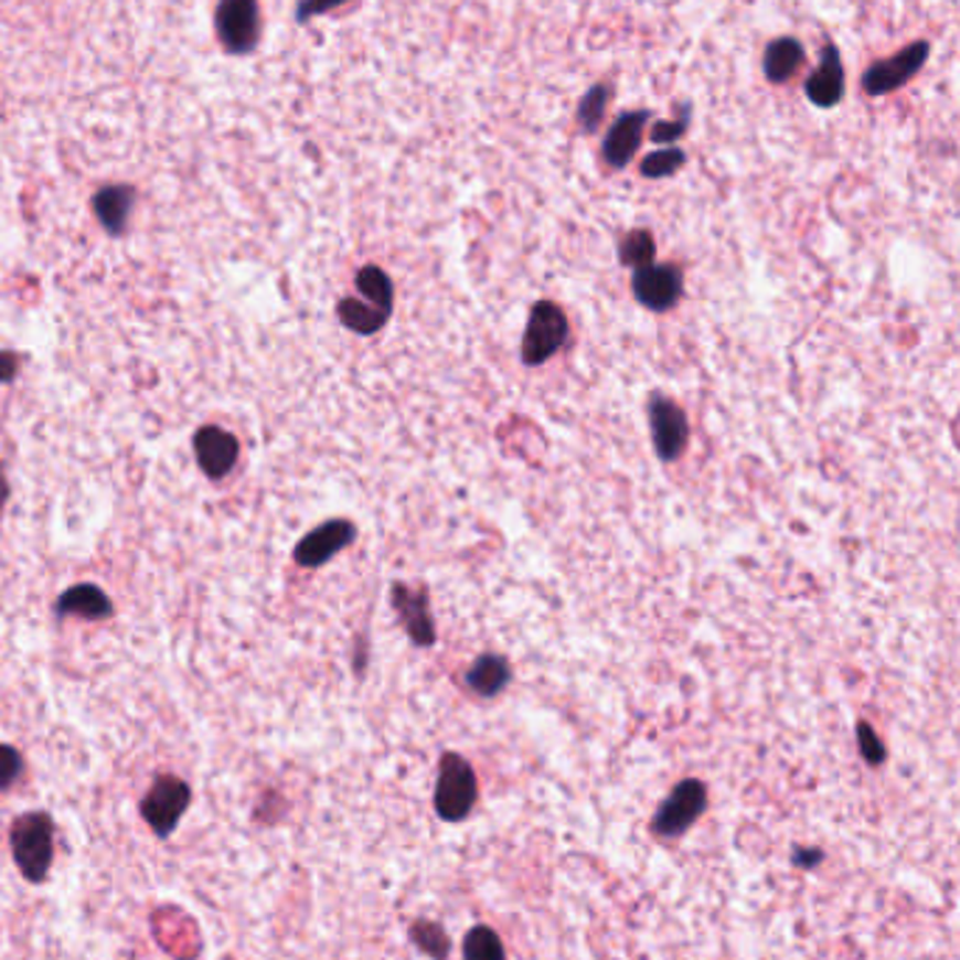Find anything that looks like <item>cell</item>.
<instances>
[{
	"label": "cell",
	"instance_id": "6da1fadb",
	"mask_svg": "<svg viewBox=\"0 0 960 960\" xmlns=\"http://www.w3.org/2000/svg\"><path fill=\"white\" fill-rule=\"evenodd\" d=\"M12 851L20 874L29 882H43L54 860V820L43 812H29L14 820Z\"/></svg>",
	"mask_w": 960,
	"mask_h": 960
},
{
	"label": "cell",
	"instance_id": "7a4b0ae2",
	"mask_svg": "<svg viewBox=\"0 0 960 960\" xmlns=\"http://www.w3.org/2000/svg\"><path fill=\"white\" fill-rule=\"evenodd\" d=\"M438 818L447 823H458L467 818L478 803V778L469 761L458 753H444L438 764V783L433 794Z\"/></svg>",
	"mask_w": 960,
	"mask_h": 960
},
{
	"label": "cell",
	"instance_id": "3957f363",
	"mask_svg": "<svg viewBox=\"0 0 960 960\" xmlns=\"http://www.w3.org/2000/svg\"><path fill=\"white\" fill-rule=\"evenodd\" d=\"M705 807H708V789H705V783L696 781V778H685L660 803V809L652 818V831L658 838L665 840L680 838V834H685L702 818Z\"/></svg>",
	"mask_w": 960,
	"mask_h": 960
},
{
	"label": "cell",
	"instance_id": "277c9868",
	"mask_svg": "<svg viewBox=\"0 0 960 960\" xmlns=\"http://www.w3.org/2000/svg\"><path fill=\"white\" fill-rule=\"evenodd\" d=\"M567 340V318L554 301H536L523 334V363L542 365L554 358Z\"/></svg>",
	"mask_w": 960,
	"mask_h": 960
},
{
	"label": "cell",
	"instance_id": "5b68a950",
	"mask_svg": "<svg viewBox=\"0 0 960 960\" xmlns=\"http://www.w3.org/2000/svg\"><path fill=\"white\" fill-rule=\"evenodd\" d=\"M216 38L228 54H250L262 40L259 0H220Z\"/></svg>",
	"mask_w": 960,
	"mask_h": 960
},
{
	"label": "cell",
	"instance_id": "8992f818",
	"mask_svg": "<svg viewBox=\"0 0 960 960\" xmlns=\"http://www.w3.org/2000/svg\"><path fill=\"white\" fill-rule=\"evenodd\" d=\"M930 56V43L927 40H916L899 54L887 56V60L874 62L865 74H862V90L868 96H887V93L899 90L907 82L916 79L918 71L924 68V62Z\"/></svg>",
	"mask_w": 960,
	"mask_h": 960
},
{
	"label": "cell",
	"instance_id": "52a82bcc",
	"mask_svg": "<svg viewBox=\"0 0 960 960\" xmlns=\"http://www.w3.org/2000/svg\"><path fill=\"white\" fill-rule=\"evenodd\" d=\"M191 803L189 783L174 776H163L152 783L141 803V814L158 838H169Z\"/></svg>",
	"mask_w": 960,
	"mask_h": 960
},
{
	"label": "cell",
	"instance_id": "ba28073f",
	"mask_svg": "<svg viewBox=\"0 0 960 960\" xmlns=\"http://www.w3.org/2000/svg\"><path fill=\"white\" fill-rule=\"evenodd\" d=\"M649 427H652L654 452L660 456V461H678L689 447V419H685L683 407L671 402L669 396L654 394L649 402Z\"/></svg>",
	"mask_w": 960,
	"mask_h": 960
},
{
	"label": "cell",
	"instance_id": "9c48e42d",
	"mask_svg": "<svg viewBox=\"0 0 960 960\" xmlns=\"http://www.w3.org/2000/svg\"><path fill=\"white\" fill-rule=\"evenodd\" d=\"M632 292L652 312H669L683 298V273L674 265L638 267L632 276Z\"/></svg>",
	"mask_w": 960,
	"mask_h": 960
},
{
	"label": "cell",
	"instance_id": "30bf717a",
	"mask_svg": "<svg viewBox=\"0 0 960 960\" xmlns=\"http://www.w3.org/2000/svg\"><path fill=\"white\" fill-rule=\"evenodd\" d=\"M358 540V529L351 520H329V523L318 525L309 531L296 548V562L301 567H320L329 559L345 551L351 542Z\"/></svg>",
	"mask_w": 960,
	"mask_h": 960
},
{
	"label": "cell",
	"instance_id": "8fae6325",
	"mask_svg": "<svg viewBox=\"0 0 960 960\" xmlns=\"http://www.w3.org/2000/svg\"><path fill=\"white\" fill-rule=\"evenodd\" d=\"M194 456H198L200 469L211 480H220L236 467L239 441L228 430H222V427H200L198 436H194Z\"/></svg>",
	"mask_w": 960,
	"mask_h": 960
},
{
	"label": "cell",
	"instance_id": "7c38bea8",
	"mask_svg": "<svg viewBox=\"0 0 960 960\" xmlns=\"http://www.w3.org/2000/svg\"><path fill=\"white\" fill-rule=\"evenodd\" d=\"M807 99L814 107H834L840 105L845 93V68L840 60V51L834 43H825L820 51V65L812 71V76L803 85Z\"/></svg>",
	"mask_w": 960,
	"mask_h": 960
},
{
	"label": "cell",
	"instance_id": "4fadbf2b",
	"mask_svg": "<svg viewBox=\"0 0 960 960\" xmlns=\"http://www.w3.org/2000/svg\"><path fill=\"white\" fill-rule=\"evenodd\" d=\"M647 124H649V110L623 113V116L612 124L601 147L604 160H607L612 169H623L632 163V158L638 154L640 141H643V132H647Z\"/></svg>",
	"mask_w": 960,
	"mask_h": 960
},
{
	"label": "cell",
	"instance_id": "5bb4252c",
	"mask_svg": "<svg viewBox=\"0 0 960 960\" xmlns=\"http://www.w3.org/2000/svg\"><path fill=\"white\" fill-rule=\"evenodd\" d=\"M391 601H394V610L399 612L402 623H405L413 643H416V647H430L433 640H436V627H433L430 612H427L425 593L410 590V587L405 585H394Z\"/></svg>",
	"mask_w": 960,
	"mask_h": 960
},
{
	"label": "cell",
	"instance_id": "9a60e30c",
	"mask_svg": "<svg viewBox=\"0 0 960 960\" xmlns=\"http://www.w3.org/2000/svg\"><path fill=\"white\" fill-rule=\"evenodd\" d=\"M56 612L62 618H87V621H102L113 616V601L96 585H74L65 590L56 601Z\"/></svg>",
	"mask_w": 960,
	"mask_h": 960
},
{
	"label": "cell",
	"instance_id": "2e32d148",
	"mask_svg": "<svg viewBox=\"0 0 960 960\" xmlns=\"http://www.w3.org/2000/svg\"><path fill=\"white\" fill-rule=\"evenodd\" d=\"M807 65V49L794 38H778L764 51V76L772 85H783Z\"/></svg>",
	"mask_w": 960,
	"mask_h": 960
},
{
	"label": "cell",
	"instance_id": "e0dca14e",
	"mask_svg": "<svg viewBox=\"0 0 960 960\" xmlns=\"http://www.w3.org/2000/svg\"><path fill=\"white\" fill-rule=\"evenodd\" d=\"M132 205H136V191L130 185H107L93 198V211L110 234H121L127 228Z\"/></svg>",
	"mask_w": 960,
	"mask_h": 960
},
{
	"label": "cell",
	"instance_id": "ac0fdd59",
	"mask_svg": "<svg viewBox=\"0 0 960 960\" xmlns=\"http://www.w3.org/2000/svg\"><path fill=\"white\" fill-rule=\"evenodd\" d=\"M511 680V665L509 660L500 658V654H483L472 663L467 674V683L474 694L480 696H498L500 691L509 685Z\"/></svg>",
	"mask_w": 960,
	"mask_h": 960
},
{
	"label": "cell",
	"instance_id": "d6986e66",
	"mask_svg": "<svg viewBox=\"0 0 960 960\" xmlns=\"http://www.w3.org/2000/svg\"><path fill=\"white\" fill-rule=\"evenodd\" d=\"M338 318L345 329H351V332L374 334L388 323L391 312L374 307V303L365 301V298H343V301L338 303Z\"/></svg>",
	"mask_w": 960,
	"mask_h": 960
},
{
	"label": "cell",
	"instance_id": "ffe728a7",
	"mask_svg": "<svg viewBox=\"0 0 960 960\" xmlns=\"http://www.w3.org/2000/svg\"><path fill=\"white\" fill-rule=\"evenodd\" d=\"M358 290L374 307L385 309V312H394V284H391L388 273L380 270L376 265L363 267L358 273Z\"/></svg>",
	"mask_w": 960,
	"mask_h": 960
},
{
	"label": "cell",
	"instance_id": "44dd1931",
	"mask_svg": "<svg viewBox=\"0 0 960 960\" xmlns=\"http://www.w3.org/2000/svg\"><path fill=\"white\" fill-rule=\"evenodd\" d=\"M463 960H509L503 941L489 927H474L463 938Z\"/></svg>",
	"mask_w": 960,
	"mask_h": 960
},
{
	"label": "cell",
	"instance_id": "7402d4cb",
	"mask_svg": "<svg viewBox=\"0 0 960 960\" xmlns=\"http://www.w3.org/2000/svg\"><path fill=\"white\" fill-rule=\"evenodd\" d=\"M610 105V87L596 85L585 93V99L579 102V110H576V121L585 132H596L604 121V113Z\"/></svg>",
	"mask_w": 960,
	"mask_h": 960
},
{
	"label": "cell",
	"instance_id": "603a6c76",
	"mask_svg": "<svg viewBox=\"0 0 960 960\" xmlns=\"http://www.w3.org/2000/svg\"><path fill=\"white\" fill-rule=\"evenodd\" d=\"M621 262L627 267H647L654 262V239L649 231H629L621 239Z\"/></svg>",
	"mask_w": 960,
	"mask_h": 960
},
{
	"label": "cell",
	"instance_id": "cb8c5ba5",
	"mask_svg": "<svg viewBox=\"0 0 960 960\" xmlns=\"http://www.w3.org/2000/svg\"><path fill=\"white\" fill-rule=\"evenodd\" d=\"M685 167V152L683 149H660V152H652L643 158V163H640V174L643 178H669V174H674L678 169Z\"/></svg>",
	"mask_w": 960,
	"mask_h": 960
},
{
	"label": "cell",
	"instance_id": "d4e9b609",
	"mask_svg": "<svg viewBox=\"0 0 960 960\" xmlns=\"http://www.w3.org/2000/svg\"><path fill=\"white\" fill-rule=\"evenodd\" d=\"M410 938L416 943H419V947L425 949L427 954H433V958H438V960L447 958V949H450V941H447L444 930H441V927H436V924L416 921V924H413Z\"/></svg>",
	"mask_w": 960,
	"mask_h": 960
},
{
	"label": "cell",
	"instance_id": "484cf974",
	"mask_svg": "<svg viewBox=\"0 0 960 960\" xmlns=\"http://www.w3.org/2000/svg\"><path fill=\"white\" fill-rule=\"evenodd\" d=\"M23 772V758L14 747L0 745V792H7Z\"/></svg>",
	"mask_w": 960,
	"mask_h": 960
},
{
	"label": "cell",
	"instance_id": "4316f807",
	"mask_svg": "<svg viewBox=\"0 0 960 960\" xmlns=\"http://www.w3.org/2000/svg\"><path fill=\"white\" fill-rule=\"evenodd\" d=\"M856 736H860V750H862V756H865V761L874 764V767H879V764L885 761L887 753H885V745H882V739L874 733V727L862 722V725L856 727Z\"/></svg>",
	"mask_w": 960,
	"mask_h": 960
},
{
	"label": "cell",
	"instance_id": "83f0119b",
	"mask_svg": "<svg viewBox=\"0 0 960 960\" xmlns=\"http://www.w3.org/2000/svg\"><path fill=\"white\" fill-rule=\"evenodd\" d=\"M689 118H691V113L683 110L678 118H674V121H658V124H654L652 138L658 143L678 141V138L685 136V130H689Z\"/></svg>",
	"mask_w": 960,
	"mask_h": 960
},
{
	"label": "cell",
	"instance_id": "f1b7e54d",
	"mask_svg": "<svg viewBox=\"0 0 960 960\" xmlns=\"http://www.w3.org/2000/svg\"><path fill=\"white\" fill-rule=\"evenodd\" d=\"M345 3H351V0H301L296 7V20L298 23H309L318 14H329L334 9L345 7Z\"/></svg>",
	"mask_w": 960,
	"mask_h": 960
},
{
	"label": "cell",
	"instance_id": "f546056e",
	"mask_svg": "<svg viewBox=\"0 0 960 960\" xmlns=\"http://www.w3.org/2000/svg\"><path fill=\"white\" fill-rule=\"evenodd\" d=\"M792 862L794 865H800V868H814V865H820V862H823V851L820 849H794Z\"/></svg>",
	"mask_w": 960,
	"mask_h": 960
},
{
	"label": "cell",
	"instance_id": "4dcf8cb0",
	"mask_svg": "<svg viewBox=\"0 0 960 960\" xmlns=\"http://www.w3.org/2000/svg\"><path fill=\"white\" fill-rule=\"evenodd\" d=\"M14 374H18V358L9 351H0V382L14 380Z\"/></svg>",
	"mask_w": 960,
	"mask_h": 960
},
{
	"label": "cell",
	"instance_id": "1f68e13d",
	"mask_svg": "<svg viewBox=\"0 0 960 960\" xmlns=\"http://www.w3.org/2000/svg\"><path fill=\"white\" fill-rule=\"evenodd\" d=\"M7 500V480H3V469H0V505Z\"/></svg>",
	"mask_w": 960,
	"mask_h": 960
}]
</instances>
